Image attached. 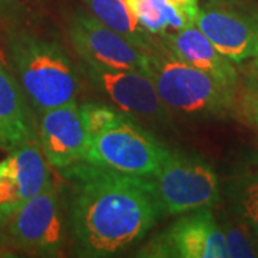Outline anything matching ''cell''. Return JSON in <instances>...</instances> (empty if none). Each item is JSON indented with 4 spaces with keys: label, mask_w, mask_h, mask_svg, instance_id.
Instances as JSON below:
<instances>
[{
    "label": "cell",
    "mask_w": 258,
    "mask_h": 258,
    "mask_svg": "<svg viewBox=\"0 0 258 258\" xmlns=\"http://www.w3.org/2000/svg\"><path fill=\"white\" fill-rule=\"evenodd\" d=\"M63 175L71 184L69 218L81 255L112 257L123 252L162 217L151 178L86 161L69 165Z\"/></svg>",
    "instance_id": "6da1fadb"
},
{
    "label": "cell",
    "mask_w": 258,
    "mask_h": 258,
    "mask_svg": "<svg viewBox=\"0 0 258 258\" xmlns=\"http://www.w3.org/2000/svg\"><path fill=\"white\" fill-rule=\"evenodd\" d=\"M19 83L39 112L76 102L79 78L74 62L55 42L18 33L9 43Z\"/></svg>",
    "instance_id": "7a4b0ae2"
},
{
    "label": "cell",
    "mask_w": 258,
    "mask_h": 258,
    "mask_svg": "<svg viewBox=\"0 0 258 258\" xmlns=\"http://www.w3.org/2000/svg\"><path fill=\"white\" fill-rule=\"evenodd\" d=\"M149 78L166 108L185 115H222L234 103L235 88L186 63L168 46L149 52Z\"/></svg>",
    "instance_id": "3957f363"
},
{
    "label": "cell",
    "mask_w": 258,
    "mask_h": 258,
    "mask_svg": "<svg viewBox=\"0 0 258 258\" xmlns=\"http://www.w3.org/2000/svg\"><path fill=\"white\" fill-rule=\"evenodd\" d=\"M151 179L162 215H181L211 208L220 200L215 171L197 155L171 151L159 172Z\"/></svg>",
    "instance_id": "277c9868"
},
{
    "label": "cell",
    "mask_w": 258,
    "mask_h": 258,
    "mask_svg": "<svg viewBox=\"0 0 258 258\" xmlns=\"http://www.w3.org/2000/svg\"><path fill=\"white\" fill-rule=\"evenodd\" d=\"M169 152L128 118L93 137L83 161L122 174L152 178L159 172Z\"/></svg>",
    "instance_id": "5b68a950"
},
{
    "label": "cell",
    "mask_w": 258,
    "mask_h": 258,
    "mask_svg": "<svg viewBox=\"0 0 258 258\" xmlns=\"http://www.w3.org/2000/svg\"><path fill=\"white\" fill-rule=\"evenodd\" d=\"M195 26L231 62L258 56V12L235 0H210L198 10Z\"/></svg>",
    "instance_id": "8992f818"
},
{
    "label": "cell",
    "mask_w": 258,
    "mask_h": 258,
    "mask_svg": "<svg viewBox=\"0 0 258 258\" xmlns=\"http://www.w3.org/2000/svg\"><path fill=\"white\" fill-rule=\"evenodd\" d=\"M142 257L224 258L225 237L210 208L182 214L165 232L159 234L142 249Z\"/></svg>",
    "instance_id": "52a82bcc"
},
{
    "label": "cell",
    "mask_w": 258,
    "mask_h": 258,
    "mask_svg": "<svg viewBox=\"0 0 258 258\" xmlns=\"http://www.w3.org/2000/svg\"><path fill=\"white\" fill-rule=\"evenodd\" d=\"M69 37L85 62L115 69H132L149 76V53L134 46L93 15L75 13L69 25Z\"/></svg>",
    "instance_id": "ba28073f"
},
{
    "label": "cell",
    "mask_w": 258,
    "mask_h": 258,
    "mask_svg": "<svg viewBox=\"0 0 258 258\" xmlns=\"http://www.w3.org/2000/svg\"><path fill=\"white\" fill-rule=\"evenodd\" d=\"M83 71L120 111L147 119L166 122L168 111L152 79L132 69H115L85 62Z\"/></svg>",
    "instance_id": "9c48e42d"
},
{
    "label": "cell",
    "mask_w": 258,
    "mask_h": 258,
    "mask_svg": "<svg viewBox=\"0 0 258 258\" xmlns=\"http://www.w3.org/2000/svg\"><path fill=\"white\" fill-rule=\"evenodd\" d=\"M8 218V232L20 248L56 252L63 241L57 192L52 182Z\"/></svg>",
    "instance_id": "30bf717a"
},
{
    "label": "cell",
    "mask_w": 258,
    "mask_h": 258,
    "mask_svg": "<svg viewBox=\"0 0 258 258\" xmlns=\"http://www.w3.org/2000/svg\"><path fill=\"white\" fill-rule=\"evenodd\" d=\"M49 182L45 154L37 139L12 149L0 161V217L18 211Z\"/></svg>",
    "instance_id": "8fae6325"
},
{
    "label": "cell",
    "mask_w": 258,
    "mask_h": 258,
    "mask_svg": "<svg viewBox=\"0 0 258 258\" xmlns=\"http://www.w3.org/2000/svg\"><path fill=\"white\" fill-rule=\"evenodd\" d=\"M39 144L46 161L56 168L63 169L85 159L89 135L76 102L40 112Z\"/></svg>",
    "instance_id": "7c38bea8"
},
{
    "label": "cell",
    "mask_w": 258,
    "mask_h": 258,
    "mask_svg": "<svg viewBox=\"0 0 258 258\" xmlns=\"http://www.w3.org/2000/svg\"><path fill=\"white\" fill-rule=\"evenodd\" d=\"M162 36L165 37L166 46L179 59L210 74L224 85L237 88L238 75L231 60L222 55L195 25Z\"/></svg>",
    "instance_id": "4fadbf2b"
},
{
    "label": "cell",
    "mask_w": 258,
    "mask_h": 258,
    "mask_svg": "<svg viewBox=\"0 0 258 258\" xmlns=\"http://www.w3.org/2000/svg\"><path fill=\"white\" fill-rule=\"evenodd\" d=\"M36 138L35 120L20 83L0 64V147L15 149Z\"/></svg>",
    "instance_id": "5bb4252c"
},
{
    "label": "cell",
    "mask_w": 258,
    "mask_h": 258,
    "mask_svg": "<svg viewBox=\"0 0 258 258\" xmlns=\"http://www.w3.org/2000/svg\"><path fill=\"white\" fill-rule=\"evenodd\" d=\"M85 3L92 10L93 16L122 35L134 46L148 53L155 49L151 33L139 23L126 0H85Z\"/></svg>",
    "instance_id": "9a60e30c"
},
{
    "label": "cell",
    "mask_w": 258,
    "mask_h": 258,
    "mask_svg": "<svg viewBox=\"0 0 258 258\" xmlns=\"http://www.w3.org/2000/svg\"><path fill=\"white\" fill-rule=\"evenodd\" d=\"M221 230L225 237L227 257L248 258L257 257V245L252 238L257 235L251 230L245 220L241 217V221L225 220L222 222Z\"/></svg>",
    "instance_id": "2e32d148"
},
{
    "label": "cell",
    "mask_w": 258,
    "mask_h": 258,
    "mask_svg": "<svg viewBox=\"0 0 258 258\" xmlns=\"http://www.w3.org/2000/svg\"><path fill=\"white\" fill-rule=\"evenodd\" d=\"M79 109L82 115L83 125L89 135V142L98 134L112 126H116L120 122L128 119V116L123 111H118L112 106L98 103V102H88L82 106H79Z\"/></svg>",
    "instance_id": "e0dca14e"
},
{
    "label": "cell",
    "mask_w": 258,
    "mask_h": 258,
    "mask_svg": "<svg viewBox=\"0 0 258 258\" xmlns=\"http://www.w3.org/2000/svg\"><path fill=\"white\" fill-rule=\"evenodd\" d=\"M129 9L151 35H165L168 25L154 0H126Z\"/></svg>",
    "instance_id": "ac0fdd59"
},
{
    "label": "cell",
    "mask_w": 258,
    "mask_h": 258,
    "mask_svg": "<svg viewBox=\"0 0 258 258\" xmlns=\"http://www.w3.org/2000/svg\"><path fill=\"white\" fill-rule=\"evenodd\" d=\"M165 2V16L168 28L179 30L189 25H195V18L198 15V0H164Z\"/></svg>",
    "instance_id": "d6986e66"
},
{
    "label": "cell",
    "mask_w": 258,
    "mask_h": 258,
    "mask_svg": "<svg viewBox=\"0 0 258 258\" xmlns=\"http://www.w3.org/2000/svg\"><path fill=\"white\" fill-rule=\"evenodd\" d=\"M241 109L244 116L258 128V76L245 81L241 93Z\"/></svg>",
    "instance_id": "ffe728a7"
},
{
    "label": "cell",
    "mask_w": 258,
    "mask_h": 258,
    "mask_svg": "<svg viewBox=\"0 0 258 258\" xmlns=\"http://www.w3.org/2000/svg\"><path fill=\"white\" fill-rule=\"evenodd\" d=\"M240 211L258 212V175L247 179L241 186Z\"/></svg>",
    "instance_id": "44dd1931"
},
{
    "label": "cell",
    "mask_w": 258,
    "mask_h": 258,
    "mask_svg": "<svg viewBox=\"0 0 258 258\" xmlns=\"http://www.w3.org/2000/svg\"><path fill=\"white\" fill-rule=\"evenodd\" d=\"M23 0H0V15H10L22 6Z\"/></svg>",
    "instance_id": "7402d4cb"
},
{
    "label": "cell",
    "mask_w": 258,
    "mask_h": 258,
    "mask_svg": "<svg viewBox=\"0 0 258 258\" xmlns=\"http://www.w3.org/2000/svg\"><path fill=\"white\" fill-rule=\"evenodd\" d=\"M241 217L245 220V222L251 227V230L254 231V234L258 238V212L257 211H244L241 212Z\"/></svg>",
    "instance_id": "603a6c76"
},
{
    "label": "cell",
    "mask_w": 258,
    "mask_h": 258,
    "mask_svg": "<svg viewBox=\"0 0 258 258\" xmlns=\"http://www.w3.org/2000/svg\"><path fill=\"white\" fill-rule=\"evenodd\" d=\"M255 66L258 68V56H257V59H255Z\"/></svg>",
    "instance_id": "cb8c5ba5"
},
{
    "label": "cell",
    "mask_w": 258,
    "mask_h": 258,
    "mask_svg": "<svg viewBox=\"0 0 258 258\" xmlns=\"http://www.w3.org/2000/svg\"><path fill=\"white\" fill-rule=\"evenodd\" d=\"M0 220H3V218H2V217H0Z\"/></svg>",
    "instance_id": "d4e9b609"
}]
</instances>
